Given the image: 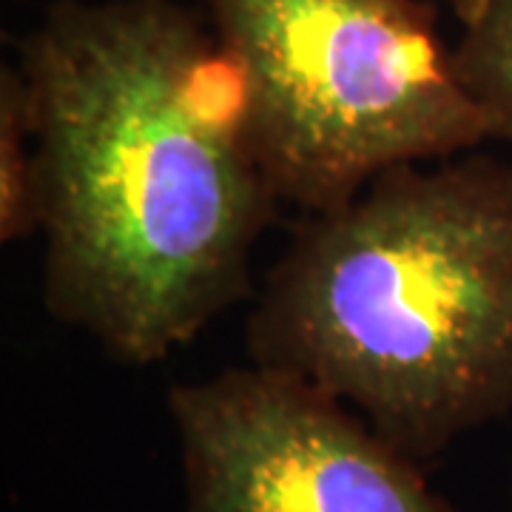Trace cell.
<instances>
[{
    "mask_svg": "<svg viewBox=\"0 0 512 512\" xmlns=\"http://www.w3.org/2000/svg\"><path fill=\"white\" fill-rule=\"evenodd\" d=\"M43 296L123 365H154L251 291L276 194L239 60L177 0H60L20 43Z\"/></svg>",
    "mask_w": 512,
    "mask_h": 512,
    "instance_id": "cell-1",
    "label": "cell"
},
{
    "mask_svg": "<svg viewBox=\"0 0 512 512\" xmlns=\"http://www.w3.org/2000/svg\"><path fill=\"white\" fill-rule=\"evenodd\" d=\"M248 353L416 461L512 413V163L399 165L305 214L256 296Z\"/></svg>",
    "mask_w": 512,
    "mask_h": 512,
    "instance_id": "cell-2",
    "label": "cell"
},
{
    "mask_svg": "<svg viewBox=\"0 0 512 512\" xmlns=\"http://www.w3.org/2000/svg\"><path fill=\"white\" fill-rule=\"evenodd\" d=\"M251 92L256 160L305 214L384 171L447 160L490 126L427 0H205Z\"/></svg>",
    "mask_w": 512,
    "mask_h": 512,
    "instance_id": "cell-3",
    "label": "cell"
},
{
    "mask_svg": "<svg viewBox=\"0 0 512 512\" xmlns=\"http://www.w3.org/2000/svg\"><path fill=\"white\" fill-rule=\"evenodd\" d=\"M185 512H453L421 461L348 404L271 367L174 384Z\"/></svg>",
    "mask_w": 512,
    "mask_h": 512,
    "instance_id": "cell-4",
    "label": "cell"
},
{
    "mask_svg": "<svg viewBox=\"0 0 512 512\" xmlns=\"http://www.w3.org/2000/svg\"><path fill=\"white\" fill-rule=\"evenodd\" d=\"M40 231L35 123L18 63L0 72V239L20 242Z\"/></svg>",
    "mask_w": 512,
    "mask_h": 512,
    "instance_id": "cell-5",
    "label": "cell"
},
{
    "mask_svg": "<svg viewBox=\"0 0 512 512\" xmlns=\"http://www.w3.org/2000/svg\"><path fill=\"white\" fill-rule=\"evenodd\" d=\"M453 52L464 86L487 117L490 140L512 143V0H478Z\"/></svg>",
    "mask_w": 512,
    "mask_h": 512,
    "instance_id": "cell-6",
    "label": "cell"
},
{
    "mask_svg": "<svg viewBox=\"0 0 512 512\" xmlns=\"http://www.w3.org/2000/svg\"><path fill=\"white\" fill-rule=\"evenodd\" d=\"M447 3V9L456 15L458 23H467V20L473 18V12L478 9V0H444Z\"/></svg>",
    "mask_w": 512,
    "mask_h": 512,
    "instance_id": "cell-7",
    "label": "cell"
}]
</instances>
